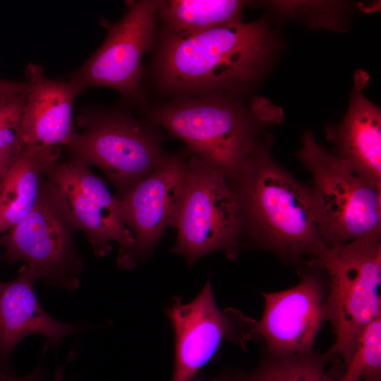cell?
Instances as JSON below:
<instances>
[{"mask_svg":"<svg viewBox=\"0 0 381 381\" xmlns=\"http://www.w3.org/2000/svg\"><path fill=\"white\" fill-rule=\"evenodd\" d=\"M275 44L265 19L188 37L162 30L153 62L155 81L159 90L174 97L239 95L267 70Z\"/></svg>","mask_w":381,"mask_h":381,"instance_id":"obj_1","label":"cell"},{"mask_svg":"<svg viewBox=\"0 0 381 381\" xmlns=\"http://www.w3.org/2000/svg\"><path fill=\"white\" fill-rule=\"evenodd\" d=\"M244 229L260 248L283 260H316L327 247L316 222L311 189L297 181L258 141L231 181Z\"/></svg>","mask_w":381,"mask_h":381,"instance_id":"obj_2","label":"cell"},{"mask_svg":"<svg viewBox=\"0 0 381 381\" xmlns=\"http://www.w3.org/2000/svg\"><path fill=\"white\" fill-rule=\"evenodd\" d=\"M238 95L179 96L146 109L147 117L181 139L193 155L232 181L264 123Z\"/></svg>","mask_w":381,"mask_h":381,"instance_id":"obj_3","label":"cell"},{"mask_svg":"<svg viewBox=\"0 0 381 381\" xmlns=\"http://www.w3.org/2000/svg\"><path fill=\"white\" fill-rule=\"evenodd\" d=\"M297 156L312 175L317 225L328 248L380 234L381 186L320 145L310 131L303 134Z\"/></svg>","mask_w":381,"mask_h":381,"instance_id":"obj_4","label":"cell"},{"mask_svg":"<svg viewBox=\"0 0 381 381\" xmlns=\"http://www.w3.org/2000/svg\"><path fill=\"white\" fill-rule=\"evenodd\" d=\"M314 260L329 279L325 318L335 340L327 354L339 356L346 365L361 332L381 315L380 234L326 247Z\"/></svg>","mask_w":381,"mask_h":381,"instance_id":"obj_5","label":"cell"},{"mask_svg":"<svg viewBox=\"0 0 381 381\" xmlns=\"http://www.w3.org/2000/svg\"><path fill=\"white\" fill-rule=\"evenodd\" d=\"M65 147L70 157L102 171L119 195L153 171L163 161L159 140L151 128L121 109L87 108L78 118Z\"/></svg>","mask_w":381,"mask_h":381,"instance_id":"obj_6","label":"cell"},{"mask_svg":"<svg viewBox=\"0 0 381 381\" xmlns=\"http://www.w3.org/2000/svg\"><path fill=\"white\" fill-rule=\"evenodd\" d=\"M174 226L177 239L174 253L189 266L222 250L236 258L244 230L238 197L228 179L193 155L187 160L186 181Z\"/></svg>","mask_w":381,"mask_h":381,"instance_id":"obj_7","label":"cell"},{"mask_svg":"<svg viewBox=\"0 0 381 381\" xmlns=\"http://www.w3.org/2000/svg\"><path fill=\"white\" fill-rule=\"evenodd\" d=\"M42 190L70 225L83 233L98 257L111 251L113 241L120 246L117 258L133 247V236L123 222L116 196L84 162L70 157L55 162Z\"/></svg>","mask_w":381,"mask_h":381,"instance_id":"obj_8","label":"cell"},{"mask_svg":"<svg viewBox=\"0 0 381 381\" xmlns=\"http://www.w3.org/2000/svg\"><path fill=\"white\" fill-rule=\"evenodd\" d=\"M156 10L157 1L127 4L125 14L111 26L100 47L71 74L69 80L80 93L104 87L131 102H143L142 60L155 40Z\"/></svg>","mask_w":381,"mask_h":381,"instance_id":"obj_9","label":"cell"},{"mask_svg":"<svg viewBox=\"0 0 381 381\" xmlns=\"http://www.w3.org/2000/svg\"><path fill=\"white\" fill-rule=\"evenodd\" d=\"M75 229L44 193L33 209L0 238L5 259L18 261L37 279L68 290L79 287L83 261Z\"/></svg>","mask_w":381,"mask_h":381,"instance_id":"obj_10","label":"cell"},{"mask_svg":"<svg viewBox=\"0 0 381 381\" xmlns=\"http://www.w3.org/2000/svg\"><path fill=\"white\" fill-rule=\"evenodd\" d=\"M166 313L175 337L171 381H193L223 341L243 346L255 338L254 320L236 309L218 308L210 279L192 301L184 303L181 298L175 297Z\"/></svg>","mask_w":381,"mask_h":381,"instance_id":"obj_11","label":"cell"},{"mask_svg":"<svg viewBox=\"0 0 381 381\" xmlns=\"http://www.w3.org/2000/svg\"><path fill=\"white\" fill-rule=\"evenodd\" d=\"M187 173L183 156L166 155L150 174L116 196L125 225L134 243L124 255L117 258L119 266L130 270L146 258L173 225L182 200Z\"/></svg>","mask_w":381,"mask_h":381,"instance_id":"obj_12","label":"cell"},{"mask_svg":"<svg viewBox=\"0 0 381 381\" xmlns=\"http://www.w3.org/2000/svg\"><path fill=\"white\" fill-rule=\"evenodd\" d=\"M300 272L299 282L286 290L262 293L261 319L254 320L255 338L264 341L268 355L308 353L325 318V284L314 260Z\"/></svg>","mask_w":381,"mask_h":381,"instance_id":"obj_13","label":"cell"},{"mask_svg":"<svg viewBox=\"0 0 381 381\" xmlns=\"http://www.w3.org/2000/svg\"><path fill=\"white\" fill-rule=\"evenodd\" d=\"M29 85L23 114L25 145L65 146L75 131L73 103L80 92L70 80L47 78L38 64L25 70Z\"/></svg>","mask_w":381,"mask_h":381,"instance_id":"obj_14","label":"cell"},{"mask_svg":"<svg viewBox=\"0 0 381 381\" xmlns=\"http://www.w3.org/2000/svg\"><path fill=\"white\" fill-rule=\"evenodd\" d=\"M37 280L24 265L11 281L0 283V365L6 368L16 346L32 334L44 335L56 347L66 336L87 329L61 322L41 306L34 289Z\"/></svg>","mask_w":381,"mask_h":381,"instance_id":"obj_15","label":"cell"},{"mask_svg":"<svg viewBox=\"0 0 381 381\" xmlns=\"http://www.w3.org/2000/svg\"><path fill=\"white\" fill-rule=\"evenodd\" d=\"M355 78V86L342 121L328 129L327 138L338 158L350 169L381 186V111L363 92L365 77Z\"/></svg>","mask_w":381,"mask_h":381,"instance_id":"obj_16","label":"cell"},{"mask_svg":"<svg viewBox=\"0 0 381 381\" xmlns=\"http://www.w3.org/2000/svg\"><path fill=\"white\" fill-rule=\"evenodd\" d=\"M61 158L59 146L31 144L23 147L0 183V234L33 209L47 172Z\"/></svg>","mask_w":381,"mask_h":381,"instance_id":"obj_17","label":"cell"},{"mask_svg":"<svg viewBox=\"0 0 381 381\" xmlns=\"http://www.w3.org/2000/svg\"><path fill=\"white\" fill-rule=\"evenodd\" d=\"M245 3L237 0L157 1L156 16L163 30L188 37L241 22Z\"/></svg>","mask_w":381,"mask_h":381,"instance_id":"obj_18","label":"cell"},{"mask_svg":"<svg viewBox=\"0 0 381 381\" xmlns=\"http://www.w3.org/2000/svg\"><path fill=\"white\" fill-rule=\"evenodd\" d=\"M329 356L308 353L273 356L250 375L251 381H337L327 370Z\"/></svg>","mask_w":381,"mask_h":381,"instance_id":"obj_19","label":"cell"},{"mask_svg":"<svg viewBox=\"0 0 381 381\" xmlns=\"http://www.w3.org/2000/svg\"><path fill=\"white\" fill-rule=\"evenodd\" d=\"M337 381H381V315L361 332Z\"/></svg>","mask_w":381,"mask_h":381,"instance_id":"obj_20","label":"cell"},{"mask_svg":"<svg viewBox=\"0 0 381 381\" xmlns=\"http://www.w3.org/2000/svg\"><path fill=\"white\" fill-rule=\"evenodd\" d=\"M28 93H0V149L25 146L22 119Z\"/></svg>","mask_w":381,"mask_h":381,"instance_id":"obj_21","label":"cell"},{"mask_svg":"<svg viewBox=\"0 0 381 381\" xmlns=\"http://www.w3.org/2000/svg\"><path fill=\"white\" fill-rule=\"evenodd\" d=\"M24 146L0 149V183Z\"/></svg>","mask_w":381,"mask_h":381,"instance_id":"obj_22","label":"cell"},{"mask_svg":"<svg viewBox=\"0 0 381 381\" xmlns=\"http://www.w3.org/2000/svg\"><path fill=\"white\" fill-rule=\"evenodd\" d=\"M44 376L40 366L36 368L32 373L18 377L7 373H0V381H44Z\"/></svg>","mask_w":381,"mask_h":381,"instance_id":"obj_23","label":"cell"},{"mask_svg":"<svg viewBox=\"0 0 381 381\" xmlns=\"http://www.w3.org/2000/svg\"><path fill=\"white\" fill-rule=\"evenodd\" d=\"M29 85L26 81H11L0 79V93H28Z\"/></svg>","mask_w":381,"mask_h":381,"instance_id":"obj_24","label":"cell"},{"mask_svg":"<svg viewBox=\"0 0 381 381\" xmlns=\"http://www.w3.org/2000/svg\"><path fill=\"white\" fill-rule=\"evenodd\" d=\"M193 381H251L250 375L243 377L223 376L212 380L195 379Z\"/></svg>","mask_w":381,"mask_h":381,"instance_id":"obj_25","label":"cell"},{"mask_svg":"<svg viewBox=\"0 0 381 381\" xmlns=\"http://www.w3.org/2000/svg\"><path fill=\"white\" fill-rule=\"evenodd\" d=\"M64 367H58L54 375V381H63Z\"/></svg>","mask_w":381,"mask_h":381,"instance_id":"obj_26","label":"cell"}]
</instances>
